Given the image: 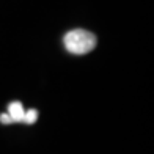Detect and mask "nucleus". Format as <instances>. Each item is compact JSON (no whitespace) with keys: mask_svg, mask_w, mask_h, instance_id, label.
<instances>
[{"mask_svg":"<svg viewBox=\"0 0 154 154\" xmlns=\"http://www.w3.org/2000/svg\"><path fill=\"white\" fill-rule=\"evenodd\" d=\"M65 47L68 52H71L74 55H85L88 52H91L97 39L96 36L88 32V30H82V29H77V30H71L65 35Z\"/></svg>","mask_w":154,"mask_h":154,"instance_id":"1","label":"nucleus"},{"mask_svg":"<svg viewBox=\"0 0 154 154\" xmlns=\"http://www.w3.org/2000/svg\"><path fill=\"white\" fill-rule=\"evenodd\" d=\"M6 115L11 118V121H22L24 115H25V110L22 107V104L16 101V102H11L8 106V112H6Z\"/></svg>","mask_w":154,"mask_h":154,"instance_id":"2","label":"nucleus"},{"mask_svg":"<svg viewBox=\"0 0 154 154\" xmlns=\"http://www.w3.org/2000/svg\"><path fill=\"white\" fill-rule=\"evenodd\" d=\"M36 118H38V112L32 109V110H25V115H24V121L27 124H33L35 121H36Z\"/></svg>","mask_w":154,"mask_h":154,"instance_id":"3","label":"nucleus"},{"mask_svg":"<svg viewBox=\"0 0 154 154\" xmlns=\"http://www.w3.org/2000/svg\"><path fill=\"white\" fill-rule=\"evenodd\" d=\"M0 121H2L3 124H8V123H11V118L5 113V115H0Z\"/></svg>","mask_w":154,"mask_h":154,"instance_id":"4","label":"nucleus"}]
</instances>
